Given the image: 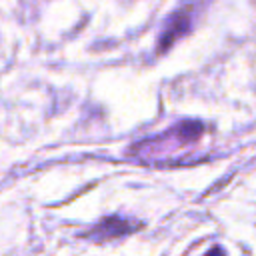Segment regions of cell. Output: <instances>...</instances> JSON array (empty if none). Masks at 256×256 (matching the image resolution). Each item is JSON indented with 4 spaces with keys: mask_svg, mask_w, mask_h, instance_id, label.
<instances>
[{
    "mask_svg": "<svg viewBox=\"0 0 256 256\" xmlns=\"http://www.w3.org/2000/svg\"><path fill=\"white\" fill-rule=\"evenodd\" d=\"M206 256H224V252H222V250H220L218 246H214V248H212V250H210V252H208Z\"/></svg>",
    "mask_w": 256,
    "mask_h": 256,
    "instance_id": "277c9868",
    "label": "cell"
},
{
    "mask_svg": "<svg viewBox=\"0 0 256 256\" xmlns=\"http://www.w3.org/2000/svg\"><path fill=\"white\" fill-rule=\"evenodd\" d=\"M194 16H196V10L192 4L180 6L176 12H172L170 18L166 20L164 28L160 30L158 44H156L158 52H166L176 40H180L184 34H188L192 24H194Z\"/></svg>",
    "mask_w": 256,
    "mask_h": 256,
    "instance_id": "7a4b0ae2",
    "label": "cell"
},
{
    "mask_svg": "<svg viewBox=\"0 0 256 256\" xmlns=\"http://www.w3.org/2000/svg\"><path fill=\"white\" fill-rule=\"evenodd\" d=\"M206 124L200 120H182L168 130L144 138L130 148V156L146 164H178L194 156L206 136Z\"/></svg>",
    "mask_w": 256,
    "mask_h": 256,
    "instance_id": "6da1fadb",
    "label": "cell"
},
{
    "mask_svg": "<svg viewBox=\"0 0 256 256\" xmlns=\"http://www.w3.org/2000/svg\"><path fill=\"white\" fill-rule=\"evenodd\" d=\"M138 226H140L138 222H130V220H124V218H118V216H110V218H104L100 224H96L86 236L90 240L102 242V240H110V238H116V236L130 234Z\"/></svg>",
    "mask_w": 256,
    "mask_h": 256,
    "instance_id": "3957f363",
    "label": "cell"
}]
</instances>
